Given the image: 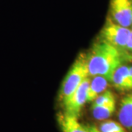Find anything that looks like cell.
<instances>
[{"label":"cell","instance_id":"14","mask_svg":"<svg viewBox=\"0 0 132 132\" xmlns=\"http://www.w3.org/2000/svg\"><path fill=\"white\" fill-rule=\"evenodd\" d=\"M88 130H89V132H101L99 131L98 128L95 127V126H90L88 127Z\"/></svg>","mask_w":132,"mask_h":132},{"label":"cell","instance_id":"3","mask_svg":"<svg viewBox=\"0 0 132 132\" xmlns=\"http://www.w3.org/2000/svg\"><path fill=\"white\" fill-rule=\"evenodd\" d=\"M131 29L114 21L109 16L100 33V39L108 43L120 51L127 54L126 45L130 37Z\"/></svg>","mask_w":132,"mask_h":132},{"label":"cell","instance_id":"5","mask_svg":"<svg viewBox=\"0 0 132 132\" xmlns=\"http://www.w3.org/2000/svg\"><path fill=\"white\" fill-rule=\"evenodd\" d=\"M109 17L118 24L132 26V0H110Z\"/></svg>","mask_w":132,"mask_h":132},{"label":"cell","instance_id":"1","mask_svg":"<svg viewBox=\"0 0 132 132\" xmlns=\"http://www.w3.org/2000/svg\"><path fill=\"white\" fill-rule=\"evenodd\" d=\"M128 58L127 54L100 39L87 54L89 75L101 76L111 81L114 72Z\"/></svg>","mask_w":132,"mask_h":132},{"label":"cell","instance_id":"7","mask_svg":"<svg viewBox=\"0 0 132 132\" xmlns=\"http://www.w3.org/2000/svg\"><path fill=\"white\" fill-rule=\"evenodd\" d=\"M111 82L118 90H132V79L128 72V66L120 65L114 72Z\"/></svg>","mask_w":132,"mask_h":132},{"label":"cell","instance_id":"9","mask_svg":"<svg viewBox=\"0 0 132 132\" xmlns=\"http://www.w3.org/2000/svg\"><path fill=\"white\" fill-rule=\"evenodd\" d=\"M108 86V80L101 76H93L87 91V101H93L99 95L104 93Z\"/></svg>","mask_w":132,"mask_h":132},{"label":"cell","instance_id":"2","mask_svg":"<svg viewBox=\"0 0 132 132\" xmlns=\"http://www.w3.org/2000/svg\"><path fill=\"white\" fill-rule=\"evenodd\" d=\"M90 76L87 54H80L65 76L60 91V99L63 103L84 81Z\"/></svg>","mask_w":132,"mask_h":132},{"label":"cell","instance_id":"6","mask_svg":"<svg viewBox=\"0 0 132 132\" xmlns=\"http://www.w3.org/2000/svg\"><path fill=\"white\" fill-rule=\"evenodd\" d=\"M58 122L62 132H89L88 127L79 123L78 118L65 112L59 114Z\"/></svg>","mask_w":132,"mask_h":132},{"label":"cell","instance_id":"10","mask_svg":"<svg viewBox=\"0 0 132 132\" xmlns=\"http://www.w3.org/2000/svg\"><path fill=\"white\" fill-rule=\"evenodd\" d=\"M115 101L101 106L92 105V114L96 120H104L110 118L115 111Z\"/></svg>","mask_w":132,"mask_h":132},{"label":"cell","instance_id":"11","mask_svg":"<svg viewBox=\"0 0 132 132\" xmlns=\"http://www.w3.org/2000/svg\"><path fill=\"white\" fill-rule=\"evenodd\" d=\"M99 131L101 132H126V129L120 123L113 120H106L101 124Z\"/></svg>","mask_w":132,"mask_h":132},{"label":"cell","instance_id":"4","mask_svg":"<svg viewBox=\"0 0 132 132\" xmlns=\"http://www.w3.org/2000/svg\"><path fill=\"white\" fill-rule=\"evenodd\" d=\"M90 83V79L88 77L79 86L71 96L62 103L66 114L76 118L79 116L81 109L85 103L87 102V91Z\"/></svg>","mask_w":132,"mask_h":132},{"label":"cell","instance_id":"12","mask_svg":"<svg viewBox=\"0 0 132 132\" xmlns=\"http://www.w3.org/2000/svg\"><path fill=\"white\" fill-rule=\"evenodd\" d=\"M113 101H115L114 96L113 93L109 90H106L101 94H100L93 101V106H101V105H104V104H109Z\"/></svg>","mask_w":132,"mask_h":132},{"label":"cell","instance_id":"13","mask_svg":"<svg viewBox=\"0 0 132 132\" xmlns=\"http://www.w3.org/2000/svg\"><path fill=\"white\" fill-rule=\"evenodd\" d=\"M126 49L128 52H132V30L131 31V34H130V37L128 40L127 45H126Z\"/></svg>","mask_w":132,"mask_h":132},{"label":"cell","instance_id":"15","mask_svg":"<svg viewBox=\"0 0 132 132\" xmlns=\"http://www.w3.org/2000/svg\"><path fill=\"white\" fill-rule=\"evenodd\" d=\"M128 72H129L130 77L132 79V66H128Z\"/></svg>","mask_w":132,"mask_h":132},{"label":"cell","instance_id":"8","mask_svg":"<svg viewBox=\"0 0 132 132\" xmlns=\"http://www.w3.org/2000/svg\"><path fill=\"white\" fill-rule=\"evenodd\" d=\"M118 118L123 127L132 130V93L127 95L121 100Z\"/></svg>","mask_w":132,"mask_h":132}]
</instances>
